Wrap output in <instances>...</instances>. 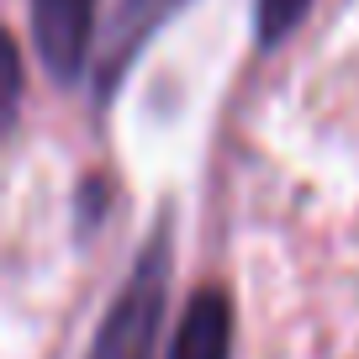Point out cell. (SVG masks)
<instances>
[{
  "instance_id": "obj_2",
  "label": "cell",
  "mask_w": 359,
  "mask_h": 359,
  "mask_svg": "<svg viewBox=\"0 0 359 359\" xmlns=\"http://www.w3.org/2000/svg\"><path fill=\"white\" fill-rule=\"evenodd\" d=\"M185 6H191V0H116L111 22L101 27V48H95V85H101V95H116V85H122L127 69L137 64V53H143L158 27L175 22Z\"/></svg>"
},
{
  "instance_id": "obj_6",
  "label": "cell",
  "mask_w": 359,
  "mask_h": 359,
  "mask_svg": "<svg viewBox=\"0 0 359 359\" xmlns=\"http://www.w3.org/2000/svg\"><path fill=\"white\" fill-rule=\"evenodd\" d=\"M16 116H22V48L0 27V137L16 127Z\"/></svg>"
},
{
  "instance_id": "obj_3",
  "label": "cell",
  "mask_w": 359,
  "mask_h": 359,
  "mask_svg": "<svg viewBox=\"0 0 359 359\" xmlns=\"http://www.w3.org/2000/svg\"><path fill=\"white\" fill-rule=\"evenodd\" d=\"M32 37L53 79H79L95 53V0H32Z\"/></svg>"
},
{
  "instance_id": "obj_4",
  "label": "cell",
  "mask_w": 359,
  "mask_h": 359,
  "mask_svg": "<svg viewBox=\"0 0 359 359\" xmlns=\"http://www.w3.org/2000/svg\"><path fill=\"white\" fill-rule=\"evenodd\" d=\"M169 359H233V296L201 285L175 327Z\"/></svg>"
},
{
  "instance_id": "obj_1",
  "label": "cell",
  "mask_w": 359,
  "mask_h": 359,
  "mask_svg": "<svg viewBox=\"0 0 359 359\" xmlns=\"http://www.w3.org/2000/svg\"><path fill=\"white\" fill-rule=\"evenodd\" d=\"M164 302H169V227H158L143 243L116 302L106 306L85 359H154L158 327H164Z\"/></svg>"
},
{
  "instance_id": "obj_5",
  "label": "cell",
  "mask_w": 359,
  "mask_h": 359,
  "mask_svg": "<svg viewBox=\"0 0 359 359\" xmlns=\"http://www.w3.org/2000/svg\"><path fill=\"white\" fill-rule=\"evenodd\" d=\"M306 11H312V0H254V43L259 48L285 43Z\"/></svg>"
}]
</instances>
